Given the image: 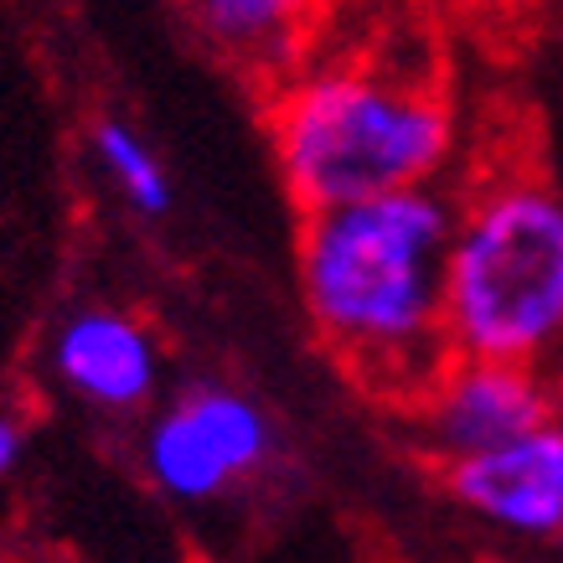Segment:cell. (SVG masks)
I'll list each match as a JSON object with an SVG mask.
<instances>
[{
    "label": "cell",
    "instance_id": "obj_1",
    "mask_svg": "<svg viewBox=\"0 0 563 563\" xmlns=\"http://www.w3.org/2000/svg\"><path fill=\"white\" fill-rule=\"evenodd\" d=\"M455 197L404 187L306 212L295 274L310 331L367 393L409 404L450 357L444 346V249Z\"/></svg>",
    "mask_w": 563,
    "mask_h": 563
},
{
    "label": "cell",
    "instance_id": "obj_2",
    "mask_svg": "<svg viewBox=\"0 0 563 563\" xmlns=\"http://www.w3.org/2000/svg\"><path fill=\"white\" fill-rule=\"evenodd\" d=\"M279 181L300 212L404 187H440L455 161V109L440 88L373 63L290 73L269 103Z\"/></svg>",
    "mask_w": 563,
    "mask_h": 563
},
{
    "label": "cell",
    "instance_id": "obj_3",
    "mask_svg": "<svg viewBox=\"0 0 563 563\" xmlns=\"http://www.w3.org/2000/svg\"><path fill=\"white\" fill-rule=\"evenodd\" d=\"M444 346L563 383V197L543 176L496 172L455 202Z\"/></svg>",
    "mask_w": 563,
    "mask_h": 563
},
{
    "label": "cell",
    "instance_id": "obj_4",
    "mask_svg": "<svg viewBox=\"0 0 563 563\" xmlns=\"http://www.w3.org/2000/svg\"><path fill=\"white\" fill-rule=\"evenodd\" d=\"M279 450V429L254 393L202 377L155 404L140 429V471L181 507H212L254 486Z\"/></svg>",
    "mask_w": 563,
    "mask_h": 563
},
{
    "label": "cell",
    "instance_id": "obj_5",
    "mask_svg": "<svg viewBox=\"0 0 563 563\" xmlns=\"http://www.w3.org/2000/svg\"><path fill=\"white\" fill-rule=\"evenodd\" d=\"M559 398L563 383L538 373V367L492 362V357H455L450 352L424 377V388L404 404V413H409L413 440L444 465L461 461V455H476V450H492V444L553 419Z\"/></svg>",
    "mask_w": 563,
    "mask_h": 563
},
{
    "label": "cell",
    "instance_id": "obj_6",
    "mask_svg": "<svg viewBox=\"0 0 563 563\" xmlns=\"http://www.w3.org/2000/svg\"><path fill=\"white\" fill-rule=\"evenodd\" d=\"M47 377L109 419L155 409L161 383H166V346L151 331L145 316L124 306H73L47 336Z\"/></svg>",
    "mask_w": 563,
    "mask_h": 563
},
{
    "label": "cell",
    "instance_id": "obj_7",
    "mask_svg": "<svg viewBox=\"0 0 563 563\" xmlns=\"http://www.w3.org/2000/svg\"><path fill=\"white\" fill-rule=\"evenodd\" d=\"M444 496L486 528L553 543L563 538V413L522 429L512 440L440 465Z\"/></svg>",
    "mask_w": 563,
    "mask_h": 563
},
{
    "label": "cell",
    "instance_id": "obj_8",
    "mask_svg": "<svg viewBox=\"0 0 563 563\" xmlns=\"http://www.w3.org/2000/svg\"><path fill=\"white\" fill-rule=\"evenodd\" d=\"M316 5L321 0H187V16L222 57L243 68H279L306 36Z\"/></svg>",
    "mask_w": 563,
    "mask_h": 563
},
{
    "label": "cell",
    "instance_id": "obj_9",
    "mask_svg": "<svg viewBox=\"0 0 563 563\" xmlns=\"http://www.w3.org/2000/svg\"><path fill=\"white\" fill-rule=\"evenodd\" d=\"M88 151H93L99 176L114 187V197L135 218H166L172 212L176 202L172 172H166V161L155 155V145L130 120H99L88 130Z\"/></svg>",
    "mask_w": 563,
    "mask_h": 563
},
{
    "label": "cell",
    "instance_id": "obj_10",
    "mask_svg": "<svg viewBox=\"0 0 563 563\" xmlns=\"http://www.w3.org/2000/svg\"><path fill=\"white\" fill-rule=\"evenodd\" d=\"M26 419L21 413H11V409H0V476H11L21 465V455H26Z\"/></svg>",
    "mask_w": 563,
    "mask_h": 563
}]
</instances>
